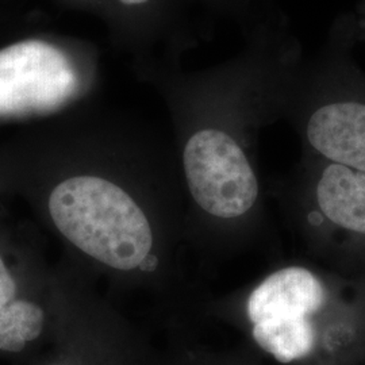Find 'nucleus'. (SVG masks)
I'll list each match as a JSON object with an SVG mask.
<instances>
[{"mask_svg": "<svg viewBox=\"0 0 365 365\" xmlns=\"http://www.w3.org/2000/svg\"><path fill=\"white\" fill-rule=\"evenodd\" d=\"M49 211L61 235L106 265L130 271L150 253L153 235L140 206L120 187L95 176L60 182Z\"/></svg>", "mask_w": 365, "mask_h": 365, "instance_id": "nucleus-1", "label": "nucleus"}, {"mask_svg": "<svg viewBox=\"0 0 365 365\" xmlns=\"http://www.w3.org/2000/svg\"><path fill=\"white\" fill-rule=\"evenodd\" d=\"M325 299L322 282L307 268L276 271L249 297L252 337L261 351L280 364L312 363L322 348L313 318Z\"/></svg>", "mask_w": 365, "mask_h": 365, "instance_id": "nucleus-2", "label": "nucleus"}, {"mask_svg": "<svg viewBox=\"0 0 365 365\" xmlns=\"http://www.w3.org/2000/svg\"><path fill=\"white\" fill-rule=\"evenodd\" d=\"M184 172L196 203L217 218H238L252 209L259 182L241 145L226 131H196L184 148Z\"/></svg>", "mask_w": 365, "mask_h": 365, "instance_id": "nucleus-3", "label": "nucleus"}, {"mask_svg": "<svg viewBox=\"0 0 365 365\" xmlns=\"http://www.w3.org/2000/svg\"><path fill=\"white\" fill-rule=\"evenodd\" d=\"M78 88L76 68L53 43L30 39L0 51V117L51 113Z\"/></svg>", "mask_w": 365, "mask_h": 365, "instance_id": "nucleus-4", "label": "nucleus"}, {"mask_svg": "<svg viewBox=\"0 0 365 365\" xmlns=\"http://www.w3.org/2000/svg\"><path fill=\"white\" fill-rule=\"evenodd\" d=\"M327 64L315 71L327 87L306 115L304 140L327 163L365 173V95L349 86L353 66Z\"/></svg>", "mask_w": 365, "mask_h": 365, "instance_id": "nucleus-5", "label": "nucleus"}, {"mask_svg": "<svg viewBox=\"0 0 365 365\" xmlns=\"http://www.w3.org/2000/svg\"><path fill=\"white\" fill-rule=\"evenodd\" d=\"M315 199L333 225L365 235V173L327 163L319 173Z\"/></svg>", "mask_w": 365, "mask_h": 365, "instance_id": "nucleus-6", "label": "nucleus"}, {"mask_svg": "<svg viewBox=\"0 0 365 365\" xmlns=\"http://www.w3.org/2000/svg\"><path fill=\"white\" fill-rule=\"evenodd\" d=\"M45 315L36 303L13 300L0 312V351L22 352L27 342L38 339Z\"/></svg>", "mask_w": 365, "mask_h": 365, "instance_id": "nucleus-7", "label": "nucleus"}, {"mask_svg": "<svg viewBox=\"0 0 365 365\" xmlns=\"http://www.w3.org/2000/svg\"><path fill=\"white\" fill-rule=\"evenodd\" d=\"M16 294V284L13 276L9 272L4 261L0 257V312L13 302Z\"/></svg>", "mask_w": 365, "mask_h": 365, "instance_id": "nucleus-8", "label": "nucleus"}, {"mask_svg": "<svg viewBox=\"0 0 365 365\" xmlns=\"http://www.w3.org/2000/svg\"><path fill=\"white\" fill-rule=\"evenodd\" d=\"M157 264H158V260H157L156 256L149 253L145 256L144 260L140 262V265L137 268H140L144 272H153L157 268Z\"/></svg>", "mask_w": 365, "mask_h": 365, "instance_id": "nucleus-9", "label": "nucleus"}, {"mask_svg": "<svg viewBox=\"0 0 365 365\" xmlns=\"http://www.w3.org/2000/svg\"><path fill=\"white\" fill-rule=\"evenodd\" d=\"M122 3H125V4H129V6H134V4H143V3H146L148 0H120Z\"/></svg>", "mask_w": 365, "mask_h": 365, "instance_id": "nucleus-10", "label": "nucleus"}, {"mask_svg": "<svg viewBox=\"0 0 365 365\" xmlns=\"http://www.w3.org/2000/svg\"><path fill=\"white\" fill-rule=\"evenodd\" d=\"M361 15H363V18H361V26H363V29H364L365 31V1H364V6H363V11H361Z\"/></svg>", "mask_w": 365, "mask_h": 365, "instance_id": "nucleus-11", "label": "nucleus"}]
</instances>
